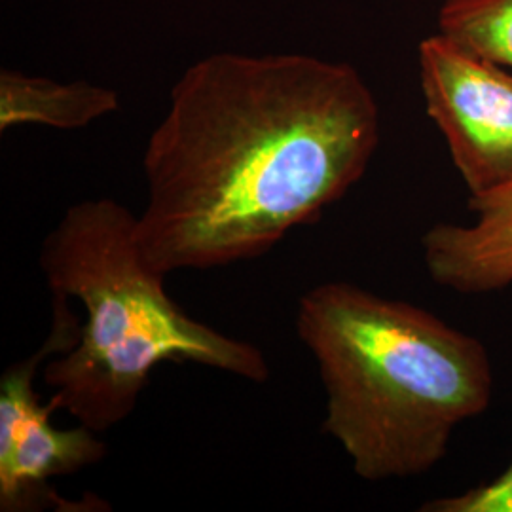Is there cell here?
<instances>
[{"label":"cell","mask_w":512,"mask_h":512,"mask_svg":"<svg viewBox=\"0 0 512 512\" xmlns=\"http://www.w3.org/2000/svg\"><path fill=\"white\" fill-rule=\"evenodd\" d=\"M380 109L348 63L224 52L190 65L143 154L135 238L160 274L255 260L359 183Z\"/></svg>","instance_id":"6da1fadb"},{"label":"cell","mask_w":512,"mask_h":512,"mask_svg":"<svg viewBox=\"0 0 512 512\" xmlns=\"http://www.w3.org/2000/svg\"><path fill=\"white\" fill-rule=\"evenodd\" d=\"M82 321L71 300L52 294V327L42 346L0 380V511L29 512L54 507L57 511H95L88 503L65 501L50 480L74 475L107 456L99 433L78 423L74 429L52 425L54 401L40 403L35 380L48 359L67 353L80 338Z\"/></svg>","instance_id":"277c9868"},{"label":"cell","mask_w":512,"mask_h":512,"mask_svg":"<svg viewBox=\"0 0 512 512\" xmlns=\"http://www.w3.org/2000/svg\"><path fill=\"white\" fill-rule=\"evenodd\" d=\"M427 114L471 196L512 184V71L435 35L420 44Z\"/></svg>","instance_id":"5b68a950"},{"label":"cell","mask_w":512,"mask_h":512,"mask_svg":"<svg viewBox=\"0 0 512 512\" xmlns=\"http://www.w3.org/2000/svg\"><path fill=\"white\" fill-rule=\"evenodd\" d=\"M137 215L109 198L71 205L46 236L38 264L52 294L84 308L73 349L44 366L57 410L95 433L128 420L152 370L194 363L264 384L262 349L190 317L165 291L135 238Z\"/></svg>","instance_id":"3957f363"},{"label":"cell","mask_w":512,"mask_h":512,"mask_svg":"<svg viewBox=\"0 0 512 512\" xmlns=\"http://www.w3.org/2000/svg\"><path fill=\"white\" fill-rule=\"evenodd\" d=\"M120 109V95L86 80L61 84L44 76L0 73V131L38 124L80 129Z\"/></svg>","instance_id":"52a82bcc"},{"label":"cell","mask_w":512,"mask_h":512,"mask_svg":"<svg viewBox=\"0 0 512 512\" xmlns=\"http://www.w3.org/2000/svg\"><path fill=\"white\" fill-rule=\"evenodd\" d=\"M421 512H512V463L494 480L463 494L425 501Z\"/></svg>","instance_id":"9c48e42d"},{"label":"cell","mask_w":512,"mask_h":512,"mask_svg":"<svg viewBox=\"0 0 512 512\" xmlns=\"http://www.w3.org/2000/svg\"><path fill=\"white\" fill-rule=\"evenodd\" d=\"M439 33L512 71V0H446Z\"/></svg>","instance_id":"ba28073f"},{"label":"cell","mask_w":512,"mask_h":512,"mask_svg":"<svg viewBox=\"0 0 512 512\" xmlns=\"http://www.w3.org/2000/svg\"><path fill=\"white\" fill-rule=\"evenodd\" d=\"M296 332L325 387L321 429L368 482L431 471L492 403L484 344L420 306L329 281L298 300Z\"/></svg>","instance_id":"7a4b0ae2"},{"label":"cell","mask_w":512,"mask_h":512,"mask_svg":"<svg viewBox=\"0 0 512 512\" xmlns=\"http://www.w3.org/2000/svg\"><path fill=\"white\" fill-rule=\"evenodd\" d=\"M471 224L440 222L421 239L429 277L459 294L503 291L512 283V184L469 198Z\"/></svg>","instance_id":"8992f818"}]
</instances>
